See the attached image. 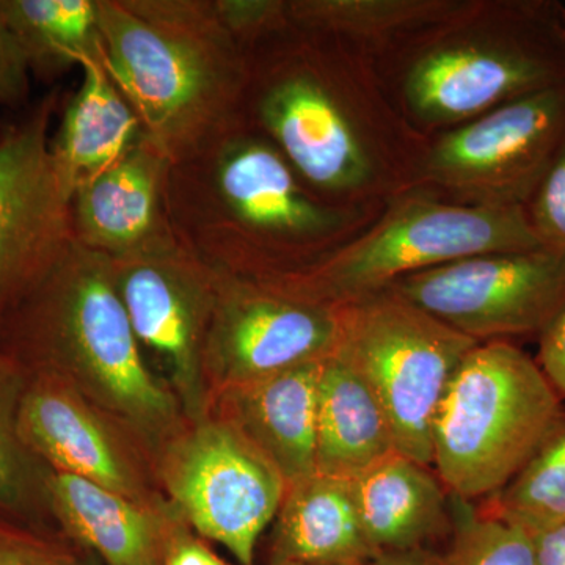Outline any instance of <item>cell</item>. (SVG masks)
<instances>
[{
    "label": "cell",
    "mask_w": 565,
    "mask_h": 565,
    "mask_svg": "<svg viewBox=\"0 0 565 565\" xmlns=\"http://www.w3.org/2000/svg\"><path fill=\"white\" fill-rule=\"evenodd\" d=\"M104 66L172 166L239 129L250 68L214 0H98Z\"/></svg>",
    "instance_id": "6da1fadb"
},
{
    "label": "cell",
    "mask_w": 565,
    "mask_h": 565,
    "mask_svg": "<svg viewBox=\"0 0 565 565\" xmlns=\"http://www.w3.org/2000/svg\"><path fill=\"white\" fill-rule=\"evenodd\" d=\"M36 371L76 379L122 418L158 430L177 415L173 394L148 370L109 258L73 239L68 250L21 300L0 330Z\"/></svg>",
    "instance_id": "7a4b0ae2"
},
{
    "label": "cell",
    "mask_w": 565,
    "mask_h": 565,
    "mask_svg": "<svg viewBox=\"0 0 565 565\" xmlns=\"http://www.w3.org/2000/svg\"><path fill=\"white\" fill-rule=\"evenodd\" d=\"M230 134L192 161L170 167L167 211L177 236L212 269L233 273L250 245L313 243L343 217L315 202L277 148ZM248 245V247H250Z\"/></svg>",
    "instance_id": "3957f363"
},
{
    "label": "cell",
    "mask_w": 565,
    "mask_h": 565,
    "mask_svg": "<svg viewBox=\"0 0 565 565\" xmlns=\"http://www.w3.org/2000/svg\"><path fill=\"white\" fill-rule=\"evenodd\" d=\"M565 416L537 362L508 341L476 344L435 414L433 468L451 497L484 501L503 489Z\"/></svg>",
    "instance_id": "277c9868"
},
{
    "label": "cell",
    "mask_w": 565,
    "mask_h": 565,
    "mask_svg": "<svg viewBox=\"0 0 565 565\" xmlns=\"http://www.w3.org/2000/svg\"><path fill=\"white\" fill-rule=\"evenodd\" d=\"M544 247L525 206L449 204L405 196L373 230L303 269L258 278L299 299L343 305L422 270L486 253Z\"/></svg>",
    "instance_id": "5b68a950"
},
{
    "label": "cell",
    "mask_w": 565,
    "mask_h": 565,
    "mask_svg": "<svg viewBox=\"0 0 565 565\" xmlns=\"http://www.w3.org/2000/svg\"><path fill=\"white\" fill-rule=\"evenodd\" d=\"M337 310L340 337L333 353L384 408L396 451L433 467L435 414L457 366L479 341L390 289Z\"/></svg>",
    "instance_id": "8992f818"
},
{
    "label": "cell",
    "mask_w": 565,
    "mask_h": 565,
    "mask_svg": "<svg viewBox=\"0 0 565 565\" xmlns=\"http://www.w3.org/2000/svg\"><path fill=\"white\" fill-rule=\"evenodd\" d=\"M386 289L479 343L541 334L565 307V253H486L405 275Z\"/></svg>",
    "instance_id": "52a82bcc"
},
{
    "label": "cell",
    "mask_w": 565,
    "mask_h": 565,
    "mask_svg": "<svg viewBox=\"0 0 565 565\" xmlns=\"http://www.w3.org/2000/svg\"><path fill=\"white\" fill-rule=\"evenodd\" d=\"M163 482L195 533L225 546L241 565L255 563L259 535L280 511L288 487L230 419L181 438L166 457Z\"/></svg>",
    "instance_id": "ba28073f"
},
{
    "label": "cell",
    "mask_w": 565,
    "mask_h": 565,
    "mask_svg": "<svg viewBox=\"0 0 565 565\" xmlns=\"http://www.w3.org/2000/svg\"><path fill=\"white\" fill-rule=\"evenodd\" d=\"M61 90L44 95L0 136V323L73 243V193L51 154Z\"/></svg>",
    "instance_id": "9c48e42d"
},
{
    "label": "cell",
    "mask_w": 565,
    "mask_h": 565,
    "mask_svg": "<svg viewBox=\"0 0 565 565\" xmlns=\"http://www.w3.org/2000/svg\"><path fill=\"white\" fill-rule=\"evenodd\" d=\"M565 145V82L487 111L435 145L427 174L475 204L525 206Z\"/></svg>",
    "instance_id": "30bf717a"
},
{
    "label": "cell",
    "mask_w": 565,
    "mask_h": 565,
    "mask_svg": "<svg viewBox=\"0 0 565 565\" xmlns=\"http://www.w3.org/2000/svg\"><path fill=\"white\" fill-rule=\"evenodd\" d=\"M338 337L340 319L333 305L310 302L256 278L217 270L203 364L225 390L236 388L327 359Z\"/></svg>",
    "instance_id": "8fae6325"
},
{
    "label": "cell",
    "mask_w": 565,
    "mask_h": 565,
    "mask_svg": "<svg viewBox=\"0 0 565 565\" xmlns=\"http://www.w3.org/2000/svg\"><path fill=\"white\" fill-rule=\"evenodd\" d=\"M109 263L140 348L150 349L161 360L189 404L195 405L217 296V270L178 236Z\"/></svg>",
    "instance_id": "7c38bea8"
},
{
    "label": "cell",
    "mask_w": 565,
    "mask_h": 565,
    "mask_svg": "<svg viewBox=\"0 0 565 565\" xmlns=\"http://www.w3.org/2000/svg\"><path fill=\"white\" fill-rule=\"evenodd\" d=\"M565 82V55L546 36L494 46H449L415 63L405 93L423 120H470Z\"/></svg>",
    "instance_id": "4fadbf2b"
},
{
    "label": "cell",
    "mask_w": 565,
    "mask_h": 565,
    "mask_svg": "<svg viewBox=\"0 0 565 565\" xmlns=\"http://www.w3.org/2000/svg\"><path fill=\"white\" fill-rule=\"evenodd\" d=\"M258 117L289 166L316 188L349 191L370 177L362 141L313 74L292 71L270 81L259 95Z\"/></svg>",
    "instance_id": "5bb4252c"
},
{
    "label": "cell",
    "mask_w": 565,
    "mask_h": 565,
    "mask_svg": "<svg viewBox=\"0 0 565 565\" xmlns=\"http://www.w3.org/2000/svg\"><path fill=\"white\" fill-rule=\"evenodd\" d=\"M170 167L169 159L143 139L121 161L79 185L71 202L74 239L117 259L177 236L167 211Z\"/></svg>",
    "instance_id": "9a60e30c"
},
{
    "label": "cell",
    "mask_w": 565,
    "mask_h": 565,
    "mask_svg": "<svg viewBox=\"0 0 565 565\" xmlns=\"http://www.w3.org/2000/svg\"><path fill=\"white\" fill-rule=\"evenodd\" d=\"M68 384L61 374L35 371L18 403L22 445L51 471L77 476L137 500L136 481L120 449Z\"/></svg>",
    "instance_id": "2e32d148"
},
{
    "label": "cell",
    "mask_w": 565,
    "mask_h": 565,
    "mask_svg": "<svg viewBox=\"0 0 565 565\" xmlns=\"http://www.w3.org/2000/svg\"><path fill=\"white\" fill-rule=\"evenodd\" d=\"M322 360L226 390L230 422L296 484L316 470V412Z\"/></svg>",
    "instance_id": "e0dca14e"
},
{
    "label": "cell",
    "mask_w": 565,
    "mask_h": 565,
    "mask_svg": "<svg viewBox=\"0 0 565 565\" xmlns=\"http://www.w3.org/2000/svg\"><path fill=\"white\" fill-rule=\"evenodd\" d=\"M82 81L51 136V154L71 193L147 139L131 103L104 66L102 52L81 62Z\"/></svg>",
    "instance_id": "ac0fdd59"
},
{
    "label": "cell",
    "mask_w": 565,
    "mask_h": 565,
    "mask_svg": "<svg viewBox=\"0 0 565 565\" xmlns=\"http://www.w3.org/2000/svg\"><path fill=\"white\" fill-rule=\"evenodd\" d=\"M356 509L375 555L426 548L451 523V494L433 467L393 452L352 479Z\"/></svg>",
    "instance_id": "d6986e66"
},
{
    "label": "cell",
    "mask_w": 565,
    "mask_h": 565,
    "mask_svg": "<svg viewBox=\"0 0 565 565\" xmlns=\"http://www.w3.org/2000/svg\"><path fill=\"white\" fill-rule=\"evenodd\" d=\"M44 493L62 526L107 565H162L169 526L137 500L51 470L44 476Z\"/></svg>",
    "instance_id": "ffe728a7"
},
{
    "label": "cell",
    "mask_w": 565,
    "mask_h": 565,
    "mask_svg": "<svg viewBox=\"0 0 565 565\" xmlns=\"http://www.w3.org/2000/svg\"><path fill=\"white\" fill-rule=\"evenodd\" d=\"M275 520L273 561L366 565L377 557L363 533L351 479L315 473L286 487Z\"/></svg>",
    "instance_id": "44dd1931"
},
{
    "label": "cell",
    "mask_w": 565,
    "mask_h": 565,
    "mask_svg": "<svg viewBox=\"0 0 565 565\" xmlns=\"http://www.w3.org/2000/svg\"><path fill=\"white\" fill-rule=\"evenodd\" d=\"M396 452L384 408L337 353L322 360L316 412V470L355 479Z\"/></svg>",
    "instance_id": "7402d4cb"
},
{
    "label": "cell",
    "mask_w": 565,
    "mask_h": 565,
    "mask_svg": "<svg viewBox=\"0 0 565 565\" xmlns=\"http://www.w3.org/2000/svg\"><path fill=\"white\" fill-rule=\"evenodd\" d=\"M31 74L51 79L99 52L98 0H0Z\"/></svg>",
    "instance_id": "603a6c76"
},
{
    "label": "cell",
    "mask_w": 565,
    "mask_h": 565,
    "mask_svg": "<svg viewBox=\"0 0 565 565\" xmlns=\"http://www.w3.org/2000/svg\"><path fill=\"white\" fill-rule=\"evenodd\" d=\"M479 508L531 535L565 523V416L525 467Z\"/></svg>",
    "instance_id": "cb8c5ba5"
},
{
    "label": "cell",
    "mask_w": 565,
    "mask_h": 565,
    "mask_svg": "<svg viewBox=\"0 0 565 565\" xmlns=\"http://www.w3.org/2000/svg\"><path fill=\"white\" fill-rule=\"evenodd\" d=\"M459 9L441 0H294L288 17L305 31L377 36L448 20Z\"/></svg>",
    "instance_id": "d4e9b609"
},
{
    "label": "cell",
    "mask_w": 565,
    "mask_h": 565,
    "mask_svg": "<svg viewBox=\"0 0 565 565\" xmlns=\"http://www.w3.org/2000/svg\"><path fill=\"white\" fill-rule=\"evenodd\" d=\"M18 373L17 364L0 353V515L21 516L46 503V470H41V463L18 435L17 411L22 392Z\"/></svg>",
    "instance_id": "484cf974"
},
{
    "label": "cell",
    "mask_w": 565,
    "mask_h": 565,
    "mask_svg": "<svg viewBox=\"0 0 565 565\" xmlns=\"http://www.w3.org/2000/svg\"><path fill=\"white\" fill-rule=\"evenodd\" d=\"M452 537L440 565H537L533 535L451 497Z\"/></svg>",
    "instance_id": "4316f807"
},
{
    "label": "cell",
    "mask_w": 565,
    "mask_h": 565,
    "mask_svg": "<svg viewBox=\"0 0 565 565\" xmlns=\"http://www.w3.org/2000/svg\"><path fill=\"white\" fill-rule=\"evenodd\" d=\"M526 212L541 244L565 253V145L527 202Z\"/></svg>",
    "instance_id": "83f0119b"
},
{
    "label": "cell",
    "mask_w": 565,
    "mask_h": 565,
    "mask_svg": "<svg viewBox=\"0 0 565 565\" xmlns=\"http://www.w3.org/2000/svg\"><path fill=\"white\" fill-rule=\"evenodd\" d=\"M214 6L218 20L243 47L291 24L288 2L281 0H214Z\"/></svg>",
    "instance_id": "f1b7e54d"
},
{
    "label": "cell",
    "mask_w": 565,
    "mask_h": 565,
    "mask_svg": "<svg viewBox=\"0 0 565 565\" xmlns=\"http://www.w3.org/2000/svg\"><path fill=\"white\" fill-rule=\"evenodd\" d=\"M0 565H79L61 545L0 519Z\"/></svg>",
    "instance_id": "f546056e"
},
{
    "label": "cell",
    "mask_w": 565,
    "mask_h": 565,
    "mask_svg": "<svg viewBox=\"0 0 565 565\" xmlns=\"http://www.w3.org/2000/svg\"><path fill=\"white\" fill-rule=\"evenodd\" d=\"M31 70L0 14V109L20 107L31 92Z\"/></svg>",
    "instance_id": "4dcf8cb0"
},
{
    "label": "cell",
    "mask_w": 565,
    "mask_h": 565,
    "mask_svg": "<svg viewBox=\"0 0 565 565\" xmlns=\"http://www.w3.org/2000/svg\"><path fill=\"white\" fill-rule=\"evenodd\" d=\"M537 362L546 381L565 399V307L542 330Z\"/></svg>",
    "instance_id": "1f68e13d"
},
{
    "label": "cell",
    "mask_w": 565,
    "mask_h": 565,
    "mask_svg": "<svg viewBox=\"0 0 565 565\" xmlns=\"http://www.w3.org/2000/svg\"><path fill=\"white\" fill-rule=\"evenodd\" d=\"M162 565H228L202 539L182 526H169Z\"/></svg>",
    "instance_id": "d6a6232c"
},
{
    "label": "cell",
    "mask_w": 565,
    "mask_h": 565,
    "mask_svg": "<svg viewBox=\"0 0 565 565\" xmlns=\"http://www.w3.org/2000/svg\"><path fill=\"white\" fill-rule=\"evenodd\" d=\"M537 565H565V523L533 535Z\"/></svg>",
    "instance_id": "836d02e7"
},
{
    "label": "cell",
    "mask_w": 565,
    "mask_h": 565,
    "mask_svg": "<svg viewBox=\"0 0 565 565\" xmlns=\"http://www.w3.org/2000/svg\"><path fill=\"white\" fill-rule=\"evenodd\" d=\"M367 565H440V557L427 548L382 553Z\"/></svg>",
    "instance_id": "e575fe53"
},
{
    "label": "cell",
    "mask_w": 565,
    "mask_h": 565,
    "mask_svg": "<svg viewBox=\"0 0 565 565\" xmlns=\"http://www.w3.org/2000/svg\"><path fill=\"white\" fill-rule=\"evenodd\" d=\"M270 565H362V564H319V563H300V561H273V564H270Z\"/></svg>",
    "instance_id": "d590c367"
}]
</instances>
